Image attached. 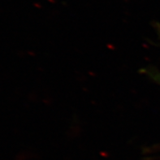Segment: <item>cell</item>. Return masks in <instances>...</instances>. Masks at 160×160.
<instances>
[{
    "label": "cell",
    "instance_id": "1",
    "mask_svg": "<svg viewBox=\"0 0 160 160\" xmlns=\"http://www.w3.org/2000/svg\"><path fill=\"white\" fill-rule=\"evenodd\" d=\"M158 34L160 37V32L158 31ZM140 72L147 76L150 80H152L155 83H158L160 85V72L158 71L156 68L153 66H149V67L144 68L140 70Z\"/></svg>",
    "mask_w": 160,
    "mask_h": 160
}]
</instances>
